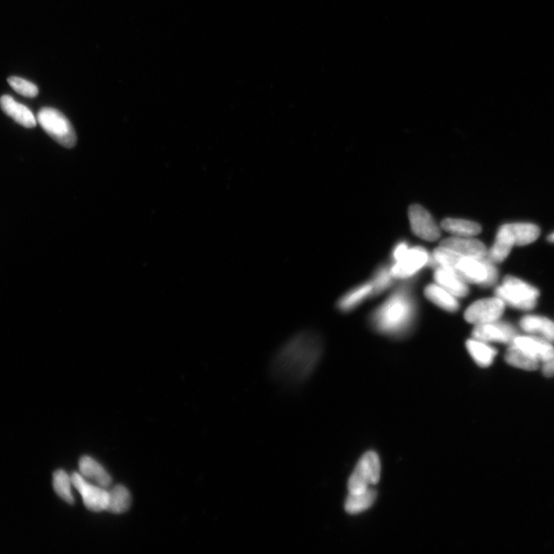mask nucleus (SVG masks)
Instances as JSON below:
<instances>
[{
    "label": "nucleus",
    "mask_w": 554,
    "mask_h": 554,
    "mask_svg": "<svg viewBox=\"0 0 554 554\" xmlns=\"http://www.w3.org/2000/svg\"><path fill=\"white\" fill-rule=\"evenodd\" d=\"M324 352L320 335L303 332L292 337L276 352L272 361V371L285 381L300 383L316 370Z\"/></svg>",
    "instance_id": "1"
},
{
    "label": "nucleus",
    "mask_w": 554,
    "mask_h": 554,
    "mask_svg": "<svg viewBox=\"0 0 554 554\" xmlns=\"http://www.w3.org/2000/svg\"><path fill=\"white\" fill-rule=\"evenodd\" d=\"M413 315V303L405 292L400 291L377 311L373 322L381 332L397 334L409 326Z\"/></svg>",
    "instance_id": "2"
},
{
    "label": "nucleus",
    "mask_w": 554,
    "mask_h": 554,
    "mask_svg": "<svg viewBox=\"0 0 554 554\" xmlns=\"http://www.w3.org/2000/svg\"><path fill=\"white\" fill-rule=\"evenodd\" d=\"M495 293L505 305L522 310H533L540 296L537 288L513 276H507Z\"/></svg>",
    "instance_id": "3"
},
{
    "label": "nucleus",
    "mask_w": 554,
    "mask_h": 554,
    "mask_svg": "<svg viewBox=\"0 0 554 554\" xmlns=\"http://www.w3.org/2000/svg\"><path fill=\"white\" fill-rule=\"evenodd\" d=\"M38 122L48 135L66 148L77 145L76 132L64 114L51 107H43L38 114Z\"/></svg>",
    "instance_id": "4"
},
{
    "label": "nucleus",
    "mask_w": 554,
    "mask_h": 554,
    "mask_svg": "<svg viewBox=\"0 0 554 554\" xmlns=\"http://www.w3.org/2000/svg\"><path fill=\"white\" fill-rule=\"evenodd\" d=\"M380 460L378 455L369 451L357 463L354 471L348 481L349 494H358L377 485L380 478Z\"/></svg>",
    "instance_id": "5"
},
{
    "label": "nucleus",
    "mask_w": 554,
    "mask_h": 554,
    "mask_svg": "<svg viewBox=\"0 0 554 554\" xmlns=\"http://www.w3.org/2000/svg\"><path fill=\"white\" fill-rule=\"evenodd\" d=\"M71 480H72L73 486L82 496L84 505L88 510L94 512H101L106 510L109 491L91 484L78 473H73L71 476Z\"/></svg>",
    "instance_id": "6"
},
{
    "label": "nucleus",
    "mask_w": 554,
    "mask_h": 554,
    "mask_svg": "<svg viewBox=\"0 0 554 554\" xmlns=\"http://www.w3.org/2000/svg\"><path fill=\"white\" fill-rule=\"evenodd\" d=\"M505 305V303L497 297L480 300L468 307L464 317L469 323L476 325L492 323L502 317Z\"/></svg>",
    "instance_id": "7"
},
{
    "label": "nucleus",
    "mask_w": 554,
    "mask_h": 554,
    "mask_svg": "<svg viewBox=\"0 0 554 554\" xmlns=\"http://www.w3.org/2000/svg\"><path fill=\"white\" fill-rule=\"evenodd\" d=\"M408 217L411 228L417 237L426 241H435L441 237V230L433 217L422 205H410Z\"/></svg>",
    "instance_id": "8"
},
{
    "label": "nucleus",
    "mask_w": 554,
    "mask_h": 554,
    "mask_svg": "<svg viewBox=\"0 0 554 554\" xmlns=\"http://www.w3.org/2000/svg\"><path fill=\"white\" fill-rule=\"evenodd\" d=\"M473 336L482 342H499L512 344L517 336L515 328L507 323L499 322L477 325L473 330Z\"/></svg>",
    "instance_id": "9"
},
{
    "label": "nucleus",
    "mask_w": 554,
    "mask_h": 554,
    "mask_svg": "<svg viewBox=\"0 0 554 554\" xmlns=\"http://www.w3.org/2000/svg\"><path fill=\"white\" fill-rule=\"evenodd\" d=\"M429 261L430 257L422 247L409 249L406 254L391 268L392 277L407 278L415 274Z\"/></svg>",
    "instance_id": "10"
},
{
    "label": "nucleus",
    "mask_w": 554,
    "mask_h": 554,
    "mask_svg": "<svg viewBox=\"0 0 554 554\" xmlns=\"http://www.w3.org/2000/svg\"><path fill=\"white\" fill-rule=\"evenodd\" d=\"M443 247L463 256L484 259L487 256V250L484 244L472 237H452L441 241Z\"/></svg>",
    "instance_id": "11"
},
{
    "label": "nucleus",
    "mask_w": 554,
    "mask_h": 554,
    "mask_svg": "<svg viewBox=\"0 0 554 554\" xmlns=\"http://www.w3.org/2000/svg\"><path fill=\"white\" fill-rule=\"evenodd\" d=\"M512 344L541 363L548 360L554 354V347L551 343L533 335H517Z\"/></svg>",
    "instance_id": "12"
},
{
    "label": "nucleus",
    "mask_w": 554,
    "mask_h": 554,
    "mask_svg": "<svg viewBox=\"0 0 554 554\" xmlns=\"http://www.w3.org/2000/svg\"><path fill=\"white\" fill-rule=\"evenodd\" d=\"M0 108L9 117L26 128L37 126L38 120L28 106L17 103L12 96L4 95L0 98Z\"/></svg>",
    "instance_id": "13"
},
{
    "label": "nucleus",
    "mask_w": 554,
    "mask_h": 554,
    "mask_svg": "<svg viewBox=\"0 0 554 554\" xmlns=\"http://www.w3.org/2000/svg\"><path fill=\"white\" fill-rule=\"evenodd\" d=\"M520 325L524 332L554 343V322L551 320L537 315H527L521 320Z\"/></svg>",
    "instance_id": "14"
},
{
    "label": "nucleus",
    "mask_w": 554,
    "mask_h": 554,
    "mask_svg": "<svg viewBox=\"0 0 554 554\" xmlns=\"http://www.w3.org/2000/svg\"><path fill=\"white\" fill-rule=\"evenodd\" d=\"M514 246V240L511 231L507 225H504L499 229L495 242L490 251L487 252V257L494 264L502 263L510 254Z\"/></svg>",
    "instance_id": "15"
},
{
    "label": "nucleus",
    "mask_w": 554,
    "mask_h": 554,
    "mask_svg": "<svg viewBox=\"0 0 554 554\" xmlns=\"http://www.w3.org/2000/svg\"><path fill=\"white\" fill-rule=\"evenodd\" d=\"M434 280L437 285L448 291L454 297L464 298L469 293L467 283L453 272L437 266L434 273Z\"/></svg>",
    "instance_id": "16"
},
{
    "label": "nucleus",
    "mask_w": 554,
    "mask_h": 554,
    "mask_svg": "<svg viewBox=\"0 0 554 554\" xmlns=\"http://www.w3.org/2000/svg\"><path fill=\"white\" fill-rule=\"evenodd\" d=\"M79 466L81 475L86 480L94 482L96 485L106 488L111 485L112 479L109 473L94 459L85 456L80 459Z\"/></svg>",
    "instance_id": "17"
},
{
    "label": "nucleus",
    "mask_w": 554,
    "mask_h": 554,
    "mask_svg": "<svg viewBox=\"0 0 554 554\" xmlns=\"http://www.w3.org/2000/svg\"><path fill=\"white\" fill-rule=\"evenodd\" d=\"M509 230L513 236L515 246H526L537 240L541 234V230L531 222L507 223Z\"/></svg>",
    "instance_id": "18"
},
{
    "label": "nucleus",
    "mask_w": 554,
    "mask_h": 554,
    "mask_svg": "<svg viewBox=\"0 0 554 554\" xmlns=\"http://www.w3.org/2000/svg\"><path fill=\"white\" fill-rule=\"evenodd\" d=\"M441 227L456 237H473L479 234L482 230L477 222L463 220L446 218L441 222Z\"/></svg>",
    "instance_id": "19"
},
{
    "label": "nucleus",
    "mask_w": 554,
    "mask_h": 554,
    "mask_svg": "<svg viewBox=\"0 0 554 554\" xmlns=\"http://www.w3.org/2000/svg\"><path fill=\"white\" fill-rule=\"evenodd\" d=\"M376 498V491L371 488L361 493L349 494L345 502V511L351 515L361 514L368 510Z\"/></svg>",
    "instance_id": "20"
},
{
    "label": "nucleus",
    "mask_w": 554,
    "mask_h": 554,
    "mask_svg": "<svg viewBox=\"0 0 554 554\" xmlns=\"http://www.w3.org/2000/svg\"><path fill=\"white\" fill-rule=\"evenodd\" d=\"M424 293L427 299L446 311L455 312L459 309L458 300L451 293L440 287L439 285L427 286Z\"/></svg>",
    "instance_id": "21"
},
{
    "label": "nucleus",
    "mask_w": 554,
    "mask_h": 554,
    "mask_svg": "<svg viewBox=\"0 0 554 554\" xmlns=\"http://www.w3.org/2000/svg\"><path fill=\"white\" fill-rule=\"evenodd\" d=\"M505 360L507 363L524 371H533L540 368L541 362L534 358L528 354H526L519 347L514 344H511L510 347L505 355Z\"/></svg>",
    "instance_id": "22"
},
{
    "label": "nucleus",
    "mask_w": 554,
    "mask_h": 554,
    "mask_svg": "<svg viewBox=\"0 0 554 554\" xmlns=\"http://www.w3.org/2000/svg\"><path fill=\"white\" fill-rule=\"evenodd\" d=\"M468 350L475 361L477 365L481 368H488L492 364L494 357L497 355V351L492 346L477 341V339H470L467 342Z\"/></svg>",
    "instance_id": "23"
},
{
    "label": "nucleus",
    "mask_w": 554,
    "mask_h": 554,
    "mask_svg": "<svg viewBox=\"0 0 554 554\" xmlns=\"http://www.w3.org/2000/svg\"><path fill=\"white\" fill-rule=\"evenodd\" d=\"M130 505L131 496L126 487L119 485L109 491L108 504L106 511L120 514L127 512Z\"/></svg>",
    "instance_id": "24"
},
{
    "label": "nucleus",
    "mask_w": 554,
    "mask_h": 554,
    "mask_svg": "<svg viewBox=\"0 0 554 554\" xmlns=\"http://www.w3.org/2000/svg\"><path fill=\"white\" fill-rule=\"evenodd\" d=\"M72 480L67 473L62 470H58L52 475V486L56 494L67 503L74 504V497L71 490Z\"/></svg>",
    "instance_id": "25"
},
{
    "label": "nucleus",
    "mask_w": 554,
    "mask_h": 554,
    "mask_svg": "<svg viewBox=\"0 0 554 554\" xmlns=\"http://www.w3.org/2000/svg\"><path fill=\"white\" fill-rule=\"evenodd\" d=\"M373 293L372 283H366L351 292L346 293L339 302V308L344 310H350L358 305L366 297Z\"/></svg>",
    "instance_id": "26"
},
{
    "label": "nucleus",
    "mask_w": 554,
    "mask_h": 554,
    "mask_svg": "<svg viewBox=\"0 0 554 554\" xmlns=\"http://www.w3.org/2000/svg\"><path fill=\"white\" fill-rule=\"evenodd\" d=\"M8 83L16 93L23 96L34 98L39 94L37 86L21 77H11L8 79Z\"/></svg>",
    "instance_id": "27"
},
{
    "label": "nucleus",
    "mask_w": 554,
    "mask_h": 554,
    "mask_svg": "<svg viewBox=\"0 0 554 554\" xmlns=\"http://www.w3.org/2000/svg\"><path fill=\"white\" fill-rule=\"evenodd\" d=\"M392 277L390 271L383 269L378 272L371 283L373 285V293H380L389 287Z\"/></svg>",
    "instance_id": "28"
},
{
    "label": "nucleus",
    "mask_w": 554,
    "mask_h": 554,
    "mask_svg": "<svg viewBox=\"0 0 554 554\" xmlns=\"http://www.w3.org/2000/svg\"><path fill=\"white\" fill-rule=\"evenodd\" d=\"M542 366V372L545 377H554V354L548 360L544 361Z\"/></svg>",
    "instance_id": "29"
},
{
    "label": "nucleus",
    "mask_w": 554,
    "mask_h": 554,
    "mask_svg": "<svg viewBox=\"0 0 554 554\" xmlns=\"http://www.w3.org/2000/svg\"><path fill=\"white\" fill-rule=\"evenodd\" d=\"M408 247L407 244L405 243H401L395 249L394 252V257L396 260V261L400 260L402 257H403L406 253L408 251Z\"/></svg>",
    "instance_id": "30"
},
{
    "label": "nucleus",
    "mask_w": 554,
    "mask_h": 554,
    "mask_svg": "<svg viewBox=\"0 0 554 554\" xmlns=\"http://www.w3.org/2000/svg\"><path fill=\"white\" fill-rule=\"evenodd\" d=\"M548 239L549 242H550V243H554V232H553V234H550V235L548 237Z\"/></svg>",
    "instance_id": "31"
}]
</instances>
